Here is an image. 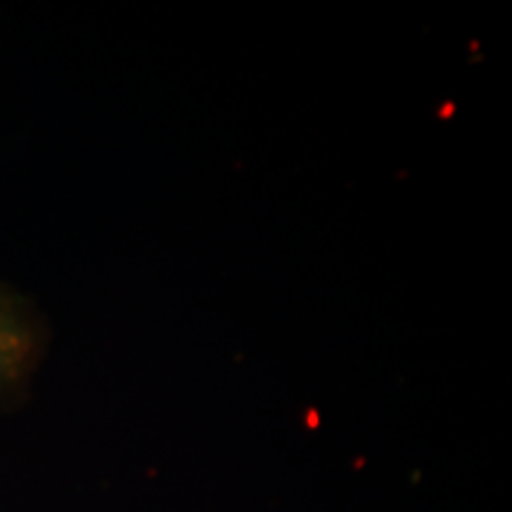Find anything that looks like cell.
<instances>
[{"instance_id":"1","label":"cell","mask_w":512,"mask_h":512,"mask_svg":"<svg viewBox=\"0 0 512 512\" xmlns=\"http://www.w3.org/2000/svg\"><path fill=\"white\" fill-rule=\"evenodd\" d=\"M46 354L43 318L27 297L0 283V408L27 389Z\"/></svg>"}]
</instances>
